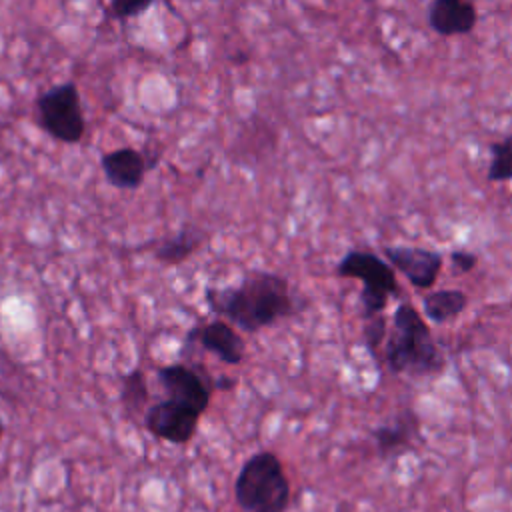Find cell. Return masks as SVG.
<instances>
[{"label": "cell", "instance_id": "6da1fadb", "mask_svg": "<svg viewBox=\"0 0 512 512\" xmlns=\"http://www.w3.org/2000/svg\"><path fill=\"white\" fill-rule=\"evenodd\" d=\"M206 304L244 332H258L294 310L286 278L272 272H250L234 288H208Z\"/></svg>", "mask_w": 512, "mask_h": 512}, {"label": "cell", "instance_id": "7a4b0ae2", "mask_svg": "<svg viewBox=\"0 0 512 512\" xmlns=\"http://www.w3.org/2000/svg\"><path fill=\"white\" fill-rule=\"evenodd\" d=\"M384 362L394 374H436L444 360L434 336L412 304H400L392 318V332L384 342Z\"/></svg>", "mask_w": 512, "mask_h": 512}, {"label": "cell", "instance_id": "3957f363", "mask_svg": "<svg viewBox=\"0 0 512 512\" xmlns=\"http://www.w3.org/2000/svg\"><path fill=\"white\" fill-rule=\"evenodd\" d=\"M234 496L246 512H284L290 484L278 456L268 450L250 456L240 468Z\"/></svg>", "mask_w": 512, "mask_h": 512}, {"label": "cell", "instance_id": "277c9868", "mask_svg": "<svg viewBox=\"0 0 512 512\" xmlns=\"http://www.w3.org/2000/svg\"><path fill=\"white\" fill-rule=\"evenodd\" d=\"M340 278H356L362 282L360 306L362 316L370 318L386 310L390 296L398 294V280L388 260H382L374 252L350 250L336 266Z\"/></svg>", "mask_w": 512, "mask_h": 512}, {"label": "cell", "instance_id": "5b68a950", "mask_svg": "<svg viewBox=\"0 0 512 512\" xmlns=\"http://www.w3.org/2000/svg\"><path fill=\"white\" fill-rule=\"evenodd\" d=\"M40 126L56 140L74 144L84 136V114L74 82L52 86L36 98Z\"/></svg>", "mask_w": 512, "mask_h": 512}, {"label": "cell", "instance_id": "8992f818", "mask_svg": "<svg viewBox=\"0 0 512 512\" xmlns=\"http://www.w3.org/2000/svg\"><path fill=\"white\" fill-rule=\"evenodd\" d=\"M200 414L188 410L186 406L164 400L158 402L144 412V428L162 440H168L172 444H186L198 430Z\"/></svg>", "mask_w": 512, "mask_h": 512}, {"label": "cell", "instance_id": "52a82bcc", "mask_svg": "<svg viewBox=\"0 0 512 512\" xmlns=\"http://www.w3.org/2000/svg\"><path fill=\"white\" fill-rule=\"evenodd\" d=\"M384 258L412 286L420 290L434 286L444 264V258L440 252L428 250V248H414V246H386Z\"/></svg>", "mask_w": 512, "mask_h": 512}, {"label": "cell", "instance_id": "ba28073f", "mask_svg": "<svg viewBox=\"0 0 512 512\" xmlns=\"http://www.w3.org/2000/svg\"><path fill=\"white\" fill-rule=\"evenodd\" d=\"M158 380L168 394V400H174L196 414H204L210 402V386L204 376L184 364H170L158 370Z\"/></svg>", "mask_w": 512, "mask_h": 512}, {"label": "cell", "instance_id": "9c48e42d", "mask_svg": "<svg viewBox=\"0 0 512 512\" xmlns=\"http://www.w3.org/2000/svg\"><path fill=\"white\" fill-rule=\"evenodd\" d=\"M476 22L478 12L470 0H432L428 6V24L440 36L468 34Z\"/></svg>", "mask_w": 512, "mask_h": 512}, {"label": "cell", "instance_id": "30bf717a", "mask_svg": "<svg viewBox=\"0 0 512 512\" xmlns=\"http://www.w3.org/2000/svg\"><path fill=\"white\" fill-rule=\"evenodd\" d=\"M196 338V344L202 350L216 354L226 364H240L244 358V342L238 332L224 320H214L202 326H196L190 332Z\"/></svg>", "mask_w": 512, "mask_h": 512}, {"label": "cell", "instance_id": "8fae6325", "mask_svg": "<svg viewBox=\"0 0 512 512\" xmlns=\"http://www.w3.org/2000/svg\"><path fill=\"white\" fill-rule=\"evenodd\" d=\"M102 170L106 180L122 190H134L142 184L146 162L134 148H118L102 156Z\"/></svg>", "mask_w": 512, "mask_h": 512}, {"label": "cell", "instance_id": "7c38bea8", "mask_svg": "<svg viewBox=\"0 0 512 512\" xmlns=\"http://www.w3.org/2000/svg\"><path fill=\"white\" fill-rule=\"evenodd\" d=\"M416 436L418 416H414V412L410 410L398 414L392 422H386L374 430V442L382 458L400 456L402 452L410 450Z\"/></svg>", "mask_w": 512, "mask_h": 512}, {"label": "cell", "instance_id": "4fadbf2b", "mask_svg": "<svg viewBox=\"0 0 512 512\" xmlns=\"http://www.w3.org/2000/svg\"><path fill=\"white\" fill-rule=\"evenodd\" d=\"M202 244V232L192 226H184L178 234L164 238L154 248V258L166 266H176L188 260Z\"/></svg>", "mask_w": 512, "mask_h": 512}, {"label": "cell", "instance_id": "5bb4252c", "mask_svg": "<svg viewBox=\"0 0 512 512\" xmlns=\"http://www.w3.org/2000/svg\"><path fill=\"white\" fill-rule=\"evenodd\" d=\"M466 302L468 298L462 290L446 288L426 294L422 300V308L428 320H432L434 324H446L464 312Z\"/></svg>", "mask_w": 512, "mask_h": 512}, {"label": "cell", "instance_id": "9a60e30c", "mask_svg": "<svg viewBox=\"0 0 512 512\" xmlns=\"http://www.w3.org/2000/svg\"><path fill=\"white\" fill-rule=\"evenodd\" d=\"M148 402V384H146V376L140 368L130 370L124 378H122V388H120V404L124 408V412L134 418L138 416Z\"/></svg>", "mask_w": 512, "mask_h": 512}, {"label": "cell", "instance_id": "2e32d148", "mask_svg": "<svg viewBox=\"0 0 512 512\" xmlns=\"http://www.w3.org/2000/svg\"><path fill=\"white\" fill-rule=\"evenodd\" d=\"M490 182H508L512 180V134L490 144Z\"/></svg>", "mask_w": 512, "mask_h": 512}, {"label": "cell", "instance_id": "e0dca14e", "mask_svg": "<svg viewBox=\"0 0 512 512\" xmlns=\"http://www.w3.org/2000/svg\"><path fill=\"white\" fill-rule=\"evenodd\" d=\"M388 336V328H386V316L380 312V314H374L370 318H366V324H364V342H366V348L370 352V356L376 360L378 354H380V348H384V340Z\"/></svg>", "mask_w": 512, "mask_h": 512}, {"label": "cell", "instance_id": "ac0fdd59", "mask_svg": "<svg viewBox=\"0 0 512 512\" xmlns=\"http://www.w3.org/2000/svg\"><path fill=\"white\" fill-rule=\"evenodd\" d=\"M154 0H112V14L116 18H130L144 12Z\"/></svg>", "mask_w": 512, "mask_h": 512}, {"label": "cell", "instance_id": "d6986e66", "mask_svg": "<svg viewBox=\"0 0 512 512\" xmlns=\"http://www.w3.org/2000/svg\"><path fill=\"white\" fill-rule=\"evenodd\" d=\"M450 264H452V268H454L456 272L466 274V272H470V270L476 268L478 256H476L474 252H470V250H452V252H450Z\"/></svg>", "mask_w": 512, "mask_h": 512}, {"label": "cell", "instance_id": "ffe728a7", "mask_svg": "<svg viewBox=\"0 0 512 512\" xmlns=\"http://www.w3.org/2000/svg\"><path fill=\"white\" fill-rule=\"evenodd\" d=\"M2 432H4V426H2V420H0V440H2Z\"/></svg>", "mask_w": 512, "mask_h": 512}]
</instances>
